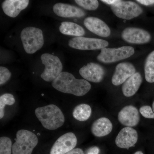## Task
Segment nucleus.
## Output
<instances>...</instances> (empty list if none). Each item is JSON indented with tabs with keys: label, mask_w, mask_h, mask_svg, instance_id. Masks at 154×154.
Here are the masks:
<instances>
[{
	"label": "nucleus",
	"mask_w": 154,
	"mask_h": 154,
	"mask_svg": "<svg viewBox=\"0 0 154 154\" xmlns=\"http://www.w3.org/2000/svg\"><path fill=\"white\" fill-rule=\"evenodd\" d=\"M54 89L65 94H71L77 96L86 95L91 90L90 83L85 79H77L72 74L62 72L52 82Z\"/></svg>",
	"instance_id": "nucleus-1"
},
{
	"label": "nucleus",
	"mask_w": 154,
	"mask_h": 154,
	"mask_svg": "<svg viewBox=\"0 0 154 154\" xmlns=\"http://www.w3.org/2000/svg\"><path fill=\"white\" fill-rule=\"evenodd\" d=\"M35 113L42 126L46 129L54 130L64 123L63 113L56 105H49L38 107L35 110Z\"/></svg>",
	"instance_id": "nucleus-2"
},
{
	"label": "nucleus",
	"mask_w": 154,
	"mask_h": 154,
	"mask_svg": "<svg viewBox=\"0 0 154 154\" xmlns=\"http://www.w3.org/2000/svg\"><path fill=\"white\" fill-rule=\"evenodd\" d=\"M21 38L25 52L29 54L35 53L44 45L43 32L41 29L33 27L23 29Z\"/></svg>",
	"instance_id": "nucleus-3"
},
{
	"label": "nucleus",
	"mask_w": 154,
	"mask_h": 154,
	"mask_svg": "<svg viewBox=\"0 0 154 154\" xmlns=\"http://www.w3.org/2000/svg\"><path fill=\"white\" fill-rule=\"evenodd\" d=\"M38 143V138L33 133L20 130L17 131L16 142L12 147L13 154H31Z\"/></svg>",
	"instance_id": "nucleus-4"
},
{
	"label": "nucleus",
	"mask_w": 154,
	"mask_h": 154,
	"mask_svg": "<svg viewBox=\"0 0 154 154\" xmlns=\"http://www.w3.org/2000/svg\"><path fill=\"white\" fill-rule=\"evenodd\" d=\"M41 60L45 66L41 75L42 79L47 82H53L62 71L63 65L60 59L57 56L45 53L41 55Z\"/></svg>",
	"instance_id": "nucleus-5"
},
{
	"label": "nucleus",
	"mask_w": 154,
	"mask_h": 154,
	"mask_svg": "<svg viewBox=\"0 0 154 154\" xmlns=\"http://www.w3.org/2000/svg\"><path fill=\"white\" fill-rule=\"evenodd\" d=\"M134 53V48L131 46H124L118 48H105L101 49L97 58L103 63H112L129 57Z\"/></svg>",
	"instance_id": "nucleus-6"
},
{
	"label": "nucleus",
	"mask_w": 154,
	"mask_h": 154,
	"mask_svg": "<svg viewBox=\"0 0 154 154\" xmlns=\"http://www.w3.org/2000/svg\"><path fill=\"white\" fill-rule=\"evenodd\" d=\"M69 45L72 48L81 50L102 49L108 46V42L99 38H87L80 36L70 39Z\"/></svg>",
	"instance_id": "nucleus-7"
},
{
	"label": "nucleus",
	"mask_w": 154,
	"mask_h": 154,
	"mask_svg": "<svg viewBox=\"0 0 154 154\" xmlns=\"http://www.w3.org/2000/svg\"><path fill=\"white\" fill-rule=\"evenodd\" d=\"M111 9L116 17L125 20L138 17L143 11L138 5L130 1H122L117 5L111 6Z\"/></svg>",
	"instance_id": "nucleus-8"
},
{
	"label": "nucleus",
	"mask_w": 154,
	"mask_h": 154,
	"mask_svg": "<svg viewBox=\"0 0 154 154\" xmlns=\"http://www.w3.org/2000/svg\"><path fill=\"white\" fill-rule=\"evenodd\" d=\"M77 144V138L74 134L67 133L56 141L50 154H66L74 149Z\"/></svg>",
	"instance_id": "nucleus-9"
},
{
	"label": "nucleus",
	"mask_w": 154,
	"mask_h": 154,
	"mask_svg": "<svg viewBox=\"0 0 154 154\" xmlns=\"http://www.w3.org/2000/svg\"><path fill=\"white\" fill-rule=\"evenodd\" d=\"M121 36L125 41L132 44L148 43L151 38L150 34L147 31L140 28L132 27L125 29Z\"/></svg>",
	"instance_id": "nucleus-10"
},
{
	"label": "nucleus",
	"mask_w": 154,
	"mask_h": 154,
	"mask_svg": "<svg viewBox=\"0 0 154 154\" xmlns=\"http://www.w3.org/2000/svg\"><path fill=\"white\" fill-rule=\"evenodd\" d=\"M79 73L86 81L99 83L104 78L105 70L99 64L90 63L80 69Z\"/></svg>",
	"instance_id": "nucleus-11"
},
{
	"label": "nucleus",
	"mask_w": 154,
	"mask_h": 154,
	"mask_svg": "<svg viewBox=\"0 0 154 154\" xmlns=\"http://www.w3.org/2000/svg\"><path fill=\"white\" fill-rule=\"evenodd\" d=\"M138 137L137 132L135 130L126 127L119 133L116 138V144L120 148L128 149L137 143Z\"/></svg>",
	"instance_id": "nucleus-12"
},
{
	"label": "nucleus",
	"mask_w": 154,
	"mask_h": 154,
	"mask_svg": "<svg viewBox=\"0 0 154 154\" xmlns=\"http://www.w3.org/2000/svg\"><path fill=\"white\" fill-rule=\"evenodd\" d=\"M136 69L132 64L129 63H122L116 67L112 78V83L115 86L124 84L127 80L135 73Z\"/></svg>",
	"instance_id": "nucleus-13"
},
{
	"label": "nucleus",
	"mask_w": 154,
	"mask_h": 154,
	"mask_svg": "<svg viewBox=\"0 0 154 154\" xmlns=\"http://www.w3.org/2000/svg\"><path fill=\"white\" fill-rule=\"evenodd\" d=\"M118 119L121 124L128 127L136 126L140 121L138 110L134 106L127 105L119 111Z\"/></svg>",
	"instance_id": "nucleus-14"
},
{
	"label": "nucleus",
	"mask_w": 154,
	"mask_h": 154,
	"mask_svg": "<svg viewBox=\"0 0 154 154\" xmlns=\"http://www.w3.org/2000/svg\"><path fill=\"white\" fill-rule=\"evenodd\" d=\"M84 25L88 30L96 35L103 37L110 36L111 31L108 25L99 18L87 17L84 20Z\"/></svg>",
	"instance_id": "nucleus-15"
},
{
	"label": "nucleus",
	"mask_w": 154,
	"mask_h": 154,
	"mask_svg": "<svg viewBox=\"0 0 154 154\" xmlns=\"http://www.w3.org/2000/svg\"><path fill=\"white\" fill-rule=\"evenodd\" d=\"M53 10L54 14L63 18H81L86 15L85 11L76 6L58 3L53 6Z\"/></svg>",
	"instance_id": "nucleus-16"
},
{
	"label": "nucleus",
	"mask_w": 154,
	"mask_h": 154,
	"mask_svg": "<svg viewBox=\"0 0 154 154\" xmlns=\"http://www.w3.org/2000/svg\"><path fill=\"white\" fill-rule=\"evenodd\" d=\"M29 4L28 0H6L2 4V8L6 15L15 18L28 7Z\"/></svg>",
	"instance_id": "nucleus-17"
},
{
	"label": "nucleus",
	"mask_w": 154,
	"mask_h": 154,
	"mask_svg": "<svg viewBox=\"0 0 154 154\" xmlns=\"http://www.w3.org/2000/svg\"><path fill=\"white\" fill-rule=\"evenodd\" d=\"M113 129L111 121L106 117L98 119L92 124L91 131L96 137H103L110 133Z\"/></svg>",
	"instance_id": "nucleus-18"
},
{
	"label": "nucleus",
	"mask_w": 154,
	"mask_h": 154,
	"mask_svg": "<svg viewBox=\"0 0 154 154\" xmlns=\"http://www.w3.org/2000/svg\"><path fill=\"white\" fill-rule=\"evenodd\" d=\"M142 82V78L139 72H136L127 80L122 87V92L126 97H131L137 92Z\"/></svg>",
	"instance_id": "nucleus-19"
},
{
	"label": "nucleus",
	"mask_w": 154,
	"mask_h": 154,
	"mask_svg": "<svg viewBox=\"0 0 154 154\" xmlns=\"http://www.w3.org/2000/svg\"><path fill=\"white\" fill-rule=\"evenodd\" d=\"M61 33L64 35L80 37L85 35V31L79 25L69 22H64L61 23L59 27Z\"/></svg>",
	"instance_id": "nucleus-20"
},
{
	"label": "nucleus",
	"mask_w": 154,
	"mask_h": 154,
	"mask_svg": "<svg viewBox=\"0 0 154 154\" xmlns=\"http://www.w3.org/2000/svg\"><path fill=\"white\" fill-rule=\"evenodd\" d=\"M92 109L87 104H80L76 106L73 111V116L75 119L79 121H85L91 117Z\"/></svg>",
	"instance_id": "nucleus-21"
},
{
	"label": "nucleus",
	"mask_w": 154,
	"mask_h": 154,
	"mask_svg": "<svg viewBox=\"0 0 154 154\" xmlns=\"http://www.w3.org/2000/svg\"><path fill=\"white\" fill-rule=\"evenodd\" d=\"M144 72L146 81L149 83H154V51L146 59Z\"/></svg>",
	"instance_id": "nucleus-22"
},
{
	"label": "nucleus",
	"mask_w": 154,
	"mask_h": 154,
	"mask_svg": "<svg viewBox=\"0 0 154 154\" xmlns=\"http://www.w3.org/2000/svg\"><path fill=\"white\" fill-rule=\"evenodd\" d=\"M16 100L12 94H5L0 97V119H2L5 115V108L6 105H12Z\"/></svg>",
	"instance_id": "nucleus-23"
},
{
	"label": "nucleus",
	"mask_w": 154,
	"mask_h": 154,
	"mask_svg": "<svg viewBox=\"0 0 154 154\" xmlns=\"http://www.w3.org/2000/svg\"><path fill=\"white\" fill-rule=\"evenodd\" d=\"M12 147L11 139L6 137L0 138V154H11Z\"/></svg>",
	"instance_id": "nucleus-24"
},
{
	"label": "nucleus",
	"mask_w": 154,
	"mask_h": 154,
	"mask_svg": "<svg viewBox=\"0 0 154 154\" xmlns=\"http://www.w3.org/2000/svg\"><path fill=\"white\" fill-rule=\"evenodd\" d=\"M75 2L83 8L89 11H95L99 6L97 0H75Z\"/></svg>",
	"instance_id": "nucleus-25"
},
{
	"label": "nucleus",
	"mask_w": 154,
	"mask_h": 154,
	"mask_svg": "<svg viewBox=\"0 0 154 154\" xmlns=\"http://www.w3.org/2000/svg\"><path fill=\"white\" fill-rule=\"evenodd\" d=\"M11 76V72L4 66L0 67V85H4L9 81Z\"/></svg>",
	"instance_id": "nucleus-26"
},
{
	"label": "nucleus",
	"mask_w": 154,
	"mask_h": 154,
	"mask_svg": "<svg viewBox=\"0 0 154 154\" xmlns=\"http://www.w3.org/2000/svg\"><path fill=\"white\" fill-rule=\"evenodd\" d=\"M140 112L145 118L154 119V113L150 106L145 105L140 107Z\"/></svg>",
	"instance_id": "nucleus-27"
},
{
	"label": "nucleus",
	"mask_w": 154,
	"mask_h": 154,
	"mask_svg": "<svg viewBox=\"0 0 154 154\" xmlns=\"http://www.w3.org/2000/svg\"><path fill=\"white\" fill-rule=\"evenodd\" d=\"M102 2L107 4V5H110L111 6H114L119 5L122 1L120 0H102Z\"/></svg>",
	"instance_id": "nucleus-28"
},
{
	"label": "nucleus",
	"mask_w": 154,
	"mask_h": 154,
	"mask_svg": "<svg viewBox=\"0 0 154 154\" xmlns=\"http://www.w3.org/2000/svg\"><path fill=\"white\" fill-rule=\"evenodd\" d=\"M100 152L99 148L97 146H94L88 149L86 154H99Z\"/></svg>",
	"instance_id": "nucleus-29"
},
{
	"label": "nucleus",
	"mask_w": 154,
	"mask_h": 154,
	"mask_svg": "<svg viewBox=\"0 0 154 154\" xmlns=\"http://www.w3.org/2000/svg\"><path fill=\"white\" fill-rule=\"evenodd\" d=\"M137 2L145 6L151 5L154 4V0H137Z\"/></svg>",
	"instance_id": "nucleus-30"
},
{
	"label": "nucleus",
	"mask_w": 154,
	"mask_h": 154,
	"mask_svg": "<svg viewBox=\"0 0 154 154\" xmlns=\"http://www.w3.org/2000/svg\"><path fill=\"white\" fill-rule=\"evenodd\" d=\"M66 154H85L82 149L80 148L74 149L68 152Z\"/></svg>",
	"instance_id": "nucleus-31"
},
{
	"label": "nucleus",
	"mask_w": 154,
	"mask_h": 154,
	"mask_svg": "<svg viewBox=\"0 0 154 154\" xmlns=\"http://www.w3.org/2000/svg\"><path fill=\"white\" fill-rule=\"evenodd\" d=\"M134 154H143V153L142 152L139 151L136 152Z\"/></svg>",
	"instance_id": "nucleus-32"
},
{
	"label": "nucleus",
	"mask_w": 154,
	"mask_h": 154,
	"mask_svg": "<svg viewBox=\"0 0 154 154\" xmlns=\"http://www.w3.org/2000/svg\"><path fill=\"white\" fill-rule=\"evenodd\" d=\"M152 109L154 113V101L152 103Z\"/></svg>",
	"instance_id": "nucleus-33"
},
{
	"label": "nucleus",
	"mask_w": 154,
	"mask_h": 154,
	"mask_svg": "<svg viewBox=\"0 0 154 154\" xmlns=\"http://www.w3.org/2000/svg\"><path fill=\"white\" fill-rule=\"evenodd\" d=\"M40 134H39V133L38 134V135H40Z\"/></svg>",
	"instance_id": "nucleus-34"
}]
</instances>
